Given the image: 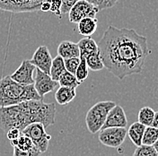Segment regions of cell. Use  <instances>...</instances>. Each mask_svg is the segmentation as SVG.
Wrapping results in <instances>:
<instances>
[{
	"mask_svg": "<svg viewBox=\"0 0 158 156\" xmlns=\"http://www.w3.org/2000/svg\"><path fill=\"white\" fill-rule=\"evenodd\" d=\"M97 45L104 68L119 80L140 74L150 54L147 37L134 29L112 25L108 26Z\"/></svg>",
	"mask_w": 158,
	"mask_h": 156,
	"instance_id": "1",
	"label": "cell"
},
{
	"mask_svg": "<svg viewBox=\"0 0 158 156\" xmlns=\"http://www.w3.org/2000/svg\"><path fill=\"white\" fill-rule=\"evenodd\" d=\"M30 100H43L33 84H21L10 76L0 79V107L15 105Z\"/></svg>",
	"mask_w": 158,
	"mask_h": 156,
	"instance_id": "2",
	"label": "cell"
},
{
	"mask_svg": "<svg viewBox=\"0 0 158 156\" xmlns=\"http://www.w3.org/2000/svg\"><path fill=\"white\" fill-rule=\"evenodd\" d=\"M31 123L27 101L15 105L0 107V128L4 132L6 133L14 127L22 131Z\"/></svg>",
	"mask_w": 158,
	"mask_h": 156,
	"instance_id": "3",
	"label": "cell"
},
{
	"mask_svg": "<svg viewBox=\"0 0 158 156\" xmlns=\"http://www.w3.org/2000/svg\"><path fill=\"white\" fill-rule=\"evenodd\" d=\"M32 123H41L45 127L55 124L56 106L54 103H45L43 100L27 101Z\"/></svg>",
	"mask_w": 158,
	"mask_h": 156,
	"instance_id": "4",
	"label": "cell"
},
{
	"mask_svg": "<svg viewBox=\"0 0 158 156\" xmlns=\"http://www.w3.org/2000/svg\"><path fill=\"white\" fill-rule=\"evenodd\" d=\"M116 105L114 101H99L91 108L86 113L85 123L91 134H96L103 126L109 111Z\"/></svg>",
	"mask_w": 158,
	"mask_h": 156,
	"instance_id": "5",
	"label": "cell"
},
{
	"mask_svg": "<svg viewBox=\"0 0 158 156\" xmlns=\"http://www.w3.org/2000/svg\"><path fill=\"white\" fill-rule=\"evenodd\" d=\"M22 134L29 137L35 146L38 147L41 153H45L49 148L51 136L47 134L46 127L41 123H31L22 130Z\"/></svg>",
	"mask_w": 158,
	"mask_h": 156,
	"instance_id": "6",
	"label": "cell"
},
{
	"mask_svg": "<svg viewBox=\"0 0 158 156\" xmlns=\"http://www.w3.org/2000/svg\"><path fill=\"white\" fill-rule=\"evenodd\" d=\"M99 141L105 146L118 148L127 137L126 127H107L99 131Z\"/></svg>",
	"mask_w": 158,
	"mask_h": 156,
	"instance_id": "7",
	"label": "cell"
},
{
	"mask_svg": "<svg viewBox=\"0 0 158 156\" xmlns=\"http://www.w3.org/2000/svg\"><path fill=\"white\" fill-rule=\"evenodd\" d=\"M46 0H0V9L12 13H28L40 11L42 2Z\"/></svg>",
	"mask_w": 158,
	"mask_h": 156,
	"instance_id": "8",
	"label": "cell"
},
{
	"mask_svg": "<svg viewBox=\"0 0 158 156\" xmlns=\"http://www.w3.org/2000/svg\"><path fill=\"white\" fill-rule=\"evenodd\" d=\"M99 9L87 0H79L69 12V20L72 23H77L85 17L96 18Z\"/></svg>",
	"mask_w": 158,
	"mask_h": 156,
	"instance_id": "9",
	"label": "cell"
},
{
	"mask_svg": "<svg viewBox=\"0 0 158 156\" xmlns=\"http://www.w3.org/2000/svg\"><path fill=\"white\" fill-rule=\"evenodd\" d=\"M35 71H36V74L34 77L33 85L40 97L43 98L49 92H51L55 89L59 88V82L53 80L49 75L42 72L39 68H36Z\"/></svg>",
	"mask_w": 158,
	"mask_h": 156,
	"instance_id": "10",
	"label": "cell"
},
{
	"mask_svg": "<svg viewBox=\"0 0 158 156\" xmlns=\"http://www.w3.org/2000/svg\"><path fill=\"white\" fill-rule=\"evenodd\" d=\"M35 66L32 65L30 60H23L20 67L16 69L11 76H9L11 79H13L15 82L28 85L34 84V78H33V72L35 71Z\"/></svg>",
	"mask_w": 158,
	"mask_h": 156,
	"instance_id": "11",
	"label": "cell"
},
{
	"mask_svg": "<svg viewBox=\"0 0 158 156\" xmlns=\"http://www.w3.org/2000/svg\"><path fill=\"white\" fill-rule=\"evenodd\" d=\"M52 58L49 53L47 46H40L32 55V58L30 62L35 66L36 68H39L42 72L49 75V70L52 63Z\"/></svg>",
	"mask_w": 158,
	"mask_h": 156,
	"instance_id": "12",
	"label": "cell"
},
{
	"mask_svg": "<svg viewBox=\"0 0 158 156\" xmlns=\"http://www.w3.org/2000/svg\"><path fill=\"white\" fill-rule=\"evenodd\" d=\"M127 125L128 119L123 108L116 104L109 111L102 129L107 127H126Z\"/></svg>",
	"mask_w": 158,
	"mask_h": 156,
	"instance_id": "13",
	"label": "cell"
},
{
	"mask_svg": "<svg viewBox=\"0 0 158 156\" xmlns=\"http://www.w3.org/2000/svg\"><path fill=\"white\" fill-rule=\"evenodd\" d=\"M58 55L63 59L80 57V50L77 43L69 40L61 41L58 47Z\"/></svg>",
	"mask_w": 158,
	"mask_h": 156,
	"instance_id": "14",
	"label": "cell"
},
{
	"mask_svg": "<svg viewBox=\"0 0 158 156\" xmlns=\"http://www.w3.org/2000/svg\"><path fill=\"white\" fill-rule=\"evenodd\" d=\"M77 24L78 32L84 37H91L97 30L98 21L96 18L85 17L80 20Z\"/></svg>",
	"mask_w": 158,
	"mask_h": 156,
	"instance_id": "15",
	"label": "cell"
},
{
	"mask_svg": "<svg viewBox=\"0 0 158 156\" xmlns=\"http://www.w3.org/2000/svg\"><path fill=\"white\" fill-rule=\"evenodd\" d=\"M77 96V92L75 88L65 87L60 86L58 88L56 93H55V99L57 103L59 105H67L69 102H71Z\"/></svg>",
	"mask_w": 158,
	"mask_h": 156,
	"instance_id": "16",
	"label": "cell"
},
{
	"mask_svg": "<svg viewBox=\"0 0 158 156\" xmlns=\"http://www.w3.org/2000/svg\"><path fill=\"white\" fill-rule=\"evenodd\" d=\"M145 129H146V127L138 121L130 125L128 130H127V135L131 140V142L136 146H139L142 145V138H143Z\"/></svg>",
	"mask_w": 158,
	"mask_h": 156,
	"instance_id": "17",
	"label": "cell"
},
{
	"mask_svg": "<svg viewBox=\"0 0 158 156\" xmlns=\"http://www.w3.org/2000/svg\"><path fill=\"white\" fill-rule=\"evenodd\" d=\"M77 45L80 50V57H83V58H85L89 54L95 53L99 51L97 43L91 37H85L84 39H80Z\"/></svg>",
	"mask_w": 158,
	"mask_h": 156,
	"instance_id": "18",
	"label": "cell"
},
{
	"mask_svg": "<svg viewBox=\"0 0 158 156\" xmlns=\"http://www.w3.org/2000/svg\"><path fill=\"white\" fill-rule=\"evenodd\" d=\"M66 71H67V69L65 68L64 59L58 55L55 59H52L51 67H50V70H49V76L53 80L59 81L60 76Z\"/></svg>",
	"mask_w": 158,
	"mask_h": 156,
	"instance_id": "19",
	"label": "cell"
},
{
	"mask_svg": "<svg viewBox=\"0 0 158 156\" xmlns=\"http://www.w3.org/2000/svg\"><path fill=\"white\" fill-rule=\"evenodd\" d=\"M85 59L88 68L93 71H100V70L104 68V65L102 63V60L101 55H100V50L98 52L92 53V54L85 56Z\"/></svg>",
	"mask_w": 158,
	"mask_h": 156,
	"instance_id": "20",
	"label": "cell"
},
{
	"mask_svg": "<svg viewBox=\"0 0 158 156\" xmlns=\"http://www.w3.org/2000/svg\"><path fill=\"white\" fill-rule=\"evenodd\" d=\"M12 146L16 147L18 148L19 150L22 151H29L31 150L32 147L34 146L35 145L33 144V142L31 141V139L29 137L23 135V134H21L20 137L17 139H15V140H11L10 141Z\"/></svg>",
	"mask_w": 158,
	"mask_h": 156,
	"instance_id": "21",
	"label": "cell"
},
{
	"mask_svg": "<svg viewBox=\"0 0 158 156\" xmlns=\"http://www.w3.org/2000/svg\"><path fill=\"white\" fill-rule=\"evenodd\" d=\"M155 116V110L150 107H143L139 109L138 112V122L143 124L145 127H149L152 125Z\"/></svg>",
	"mask_w": 158,
	"mask_h": 156,
	"instance_id": "22",
	"label": "cell"
},
{
	"mask_svg": "<svg viewBox=\"0 0 158 156\" xmlns=\"http://www.w3.org/2000/svg\"><path fill=\"white\" fill-rule=\"evenodd\" d=\"M59 86H65V87L70 88H77L80 85V82L77 81V79L76 78L74 74L69 73V71H66L59 79Z\"/></svg>",
	"mask_w": 158,
	"mask_h": 156,
	"instance_id": "23",
	"label": "cell"
},
{
	"mask_svg": "<svg viewBox=\"0 0 158 156\" xmlns=\"http://www.w3.org/2000/svg\"><path fill=\"white\" fill-rule=\"evenodd\" d=\"M158 139V129L156 127L149 126L146 127L143 138H142V145L153 146Z\"/></svg>",
	"mask_w": 158,
	"mask_h": 156,
	"instance_id": "24",
	"label": "cell"
},
{
	"mask_svg": "<svg viewBox=\"0 0 158 156\" xmlns=\"http://www.w3.org/2000/svg\"><path fill=\"white\" fill-rule=\"evenodd\" d=\"M89 76V68L86 65L85 59V58L80 57V63H79L78 67L76 70L75 73V76L77 79V81L82 83L84 82L86 78L88 77Z\"/></svg>",
	"mask_w": 158,
	"mask_h": 156,
	"instance_id": "25",
	"label": "cell"
},
{
	"mask_svg": "<svg viewBox=\"0 0 158 156\" xmlns=\"http://www.w3.org/2000/svg\"><path fill=\"white\" fill-rule=\"evenodd\" d=\"M133 156H158V153L154 146L141 145L137 146Z\"/></svg>",
	"mask_w": 158,
	"mask_h": 156,
	"instance_id": "26",
	"label": "cell"
},
{
	"mask_svg": "<svg viewBox=\"0 0 158 156\" xmlns=\"http://www.w3.org/2000/svg\"><path fill=\"white\" fill-rule=\"evenodd\" d=\"M87 1L92 3L94 6H95L99 11L110 8L118 2V0H87Z\"/></svg>",
	"mask_w": 158,
	"mask_h": 156,
	"instance_id": "27",
	"label": "cell"
},
{
	"mask_svg": "<svg viewBox=\"0 0 158 156\" xmlns=\"http://www.w3.org/2000/svg\"><path fill=\"white\" fill-rule=\"evenodd\" d=\"M41 154L42 153L40 151L39 148L36 147L35 146L32 147L31 150L27 151V152L19 150L18 148L14 146V154H13V156H40Z\"/></svg>",
	"mask_w": 158,
	"mask_h": 156,
	"instance_id": "28",
	"label": "cell"
},
{
	"mask_svg": "<svg viewBox=\"0 0 158 156\" xmlns=\"http://www.w3.org/2000/svg\"><path fill=\"white\" fill-rule=\"evenodd\" d=\"M64 63H65V68L67 69V71H69V73L75 75L76 70L78 67L79 63H80V57L64 59Z\"/></svg>",
	"mask_w": 158,
	"mask_h": 156,
	"instance_id": "29",
	"label": "cell"
},
{
	"mask_svg": "<svg viewBox=\"0 0 158 156\" xmlns=\"http://www.w3.org/2000/svg\"><path fill=\"white\" fill-rule=\"evenodd\" d=\"M50 2V10L49 12H51L52 14H54L55 15H57L59 18H61L62 14H61V0H49Z\"/></svg>",
	"mask_w": 158,
	"mask_h": 156,
	"instance_id": "30",
	"label": "cell"
},
{
	"mask_svg": "<svg viewBox=\"0 0 158 156\" xmlns=\"http://www.w3.org/2000/svg\"><path fill=\"white\" fill-rule=\"evenodd\" d=\"M79 0H61L62 6H61V14H69L70 9L74 6V5Z\"/></svg>",
	"mask_w": 158,
	"mask_h": 156,
	"instance_id": "31",
	"label": "cell"
},
{
	"mask_svg": "<svg viewBox=\"0 0 158 156\" xmlns=\"http://www.w3.org/2000/svg\"><path fill=\"white\" fill-rule=\"evenodd\" d=\"M22 134V131L18 129V128H11L9 129L7 132H6V137L9 139V141L11 140H15V139H17L20 137V135Z\"/></svg>",
	"mask_w": 158,
	"mask_h": 156,
	"instance_id": "32",
	"label": "cell"
},
{
	"mask_svg": "<svg viewBox=\"0 0 158 156\" xmlns=\"http://www.w3.org/2000/svg\"><path fill=\"white\" fill-rule=\"evenodd\" d=\"M50 10V2L49 0H46L44 2H42L40 4V11L41 12H49Z\"/></svg>",
	"mask_w": 158,
	"mask_h": 156,
	"instance_id": "33",
	"label": "cell"
},
{
	"mask_svg": "<svg viewBox=\"0 0 158 156\" xmlns=\"http://www.w3.org/2000/svg\"><path fill=\"white\" fill-rule=\"evenodd\" d=\"M151 126L158 129V111L155 112V116H154V119H153V122H152Z\"/></svg>",
	"mask_w": 158,
	"mask_h": 156,
	"instance_id": "34",
	"label": "cell"
},
{
	"mask_svg": "<svg viewBox=\"0 0 158 156\" xmlns=\"http://www.w3.org/2000/svg\"><path fill=\"white\" fill-rule=\"evenodd\" d=\"M153 146H154V147H155V149L156 150V152H157V153H158V139H157V141H156V143H155V144H154Z\"/></svg>",
	"mask_w": 158,
	"mask_h": 156,
	"instance_id": "35",
	"label": "cell"
}]
</instances>
